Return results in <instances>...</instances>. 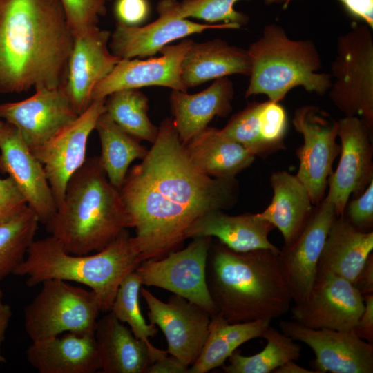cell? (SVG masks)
Listing matches in <instances>:
<instances>
[{"instance_id":"cell-20","label":"cell","mask_w":373,"mask_h":373,"mask_svg":"<svg viewBox=\"0 0 373 373\" xmlns=\"http://www.w3.org/2000/svg\"><path fill=\"white\" fill-rule=\"evenodd\" d=\"M111 35L109 30L97 26L86 35L75 37L64 88L78 115L92 102L91 95L96 84L122 59L108 50Z\"/></svg>"},{"instance_id":"cell-34","label":"cell","mask_w":373,"mask_h":373,"mask_svg":"<svg viewBox=\"0 0 373 373\" xmlns=\"http://www.w3.org/2000/svg\"><path fill=\"white\" fill-rule=\"evenodd\" d=\"M240 0H161L157 6L160 16L168 17H190L204 20L210 23H225L236 29L246 25L249 17L235 10ZM267 4H283L287 8V0H265Z\"/></svg>"},{"instance_id":"cell-45","label":"cell","mask_w":373,"mask_h":373,"mask_svg":"<svg viewBox=\"0 0 373 373\" xmlns=\"http://www.w3.org/2000/svg\"><path fill=\"white\" fill-rule=\"evenodd\" d=\"M189 366L168 354L151 363L144 373H188Z\"/></svg>"},{"instance_id":"cell-32","label":"cell","mask_w":373,"mask_h":373,"mask_svg":"<svg viewBox=\"0 0 373 373\" xmlns=\"http://www.w3.org/2000/svg\"><path fill=\"white\" fill-rule=\"evenodd\" d=\"M262 338L267 341V345L261 352L247 356L236 350L229 357L228 365H222L223 370L227 373H270L300 358V345L270 325Z\"/></svg>"},{"instance_id":"cell-28","label":"cell","mask_w":373,"mask_h":373,"mask_svg":"<svg viewBox=\"0 0 373 373\" xmlns=\"http://www.w3.org/2000/svg\"><path fill=\"white\" fill-rule=\"evenodd\" d=\"M184 146L195 168L216 178L235 179L256 157L243 146L224 135L221 129L209 126Z\"/></svg>"},{"instance_id":"cell-44","label":"cell","mask_w":373,"mask_h":373,"mask_svg":"<svg viewBox=\"0 0 373 373\" xmlns=\"http://www.w3.org/2000/svg\"><path fill=\"white\" fill-rule=\"evenodd\" d=\"M364 309L354 328L361 339L373 344V294L363 296Z\"/></svg>"},{"instance_id":"cell-8","label":"cell","mask_w":373,"mask_h":373,"mask_svg":"<svg viewBox=\"0 0 373 373\" xmlns=\"http://www.w3.org/2000/svg\"><path fill=\"white\" fill-rule=\"evenodd\" d=\"M41 285L24 308V327L32 341L64 332L94 334L102 307L93 291L59 279L46 280Z\"/></svg>"},{"instance_id":"cell-31","label":"cell","mask_w":373,"mask_h":373,"mask_svg":"<svg viewBox=\"0 0 373 373\" xmlns=\"http://www.w3.org/2000/svg\"><path fill=\"white\" fill-rule=\"evenodd\" d=\"M95 130L98 133L100 164L111 184L122 186L131 163L142 160L148 152L140 141L120 128L105 113L99 117Z\"/></svg>"},{"instance_id":"cell-3","label":"cell","mask_w":373,"mask_h":373,"mask_svg":"<svg viewBox=\"0 0 373 373\" xmlns=\"http://www.w3.org/2000/svg\"><path fill=\"white\" fill-rule=\"evenodd\" d=\"M279 251L239 252L220 242L211 244L206 280L217 314L229 323L272 320L286 314L292 297Z\"/></svg>"},{"instance_id":"cell-23","label":"cell","mask_w":373,"mask_h":373,"mask_svg":"<svg viewBox=\"0 0 373 373\" xmlns=\"http://www.w3.org/2000/svg\"><path fill=\"white\" fill-rule=\"evenodd\" d=\"M233 95V85L228 77L215 79L195 94L172 90L170 106L173 122L182 143L186 144L205 129L214 117L227 116L232 110Z\"/></svg>"},{"instance_id":"cell-41","label":"cell","mask_w":373,"mask_h":373,"mask_svg":"<svg viewBox=\"0 0 373 373\" xmlns=\"http://www.w3.org/2000/svg\"><path fill=\"white\" fill-rule=\"evenodd\" d=\"M26 200L13 179L0 178V222L10 220L27 207Z\"/></svg>"},{"instance_id":"cell-21","label":"cell","mask_w":373,"mask_h":373,"mask_svg":"<svg viewBox=\"0 0 373 373\" xmlns=\"http://www.w3.org/2000/svg\"><path fill=\"white\" fill-rule=\"evenodd\" d=\"M94 338L103 373H144L151 363L168 353L137 338L111 311L97 320Z\"/></svg>"},{"instance_id":"cell-9","label":"cell","mask_w":373,"mask_h":373,"mask_svg":"<svg viewBox=\"0 0 373 373\" xmlns=\"http://www.w3.org/2000/svg\"><path fill=\"white\" fill-rule=\"evenodd\" d=\"M292 124L303 138L296 151L299 166L296 176L316 206L325 196L333 163L341 151L336 142L338 121L318 106L305 105L295 110Z\"/></svg>"},{"instance_id":"cell-2","label":"cell","mask_w":373,"mask_h":373,"mask_svg":"<svg viewBox=\"0 0 373 373\" xmlns=\"http://www.w3.org/2000/svg\"><path fill=\"white\" fill-rule=\"evenodd\" d=\"M74 39L59 0H0V93L64 86Z\"/></svg>"},{"instance_id":"cell-36","label":"cell","mask_w":373,"mask_h":373,"mask_svg":"<svg viewBox=\"0 0 373 373\" xmlns=\"http://www.w3.org/2000/svg\"><path fill=\"white\" fill-rule=\"evenodd\" d=\"M141 280L134 271L121 282L113 300L111 312L122 323H126L134 336L143 341L150 342L158 329L156 325L147 323L144 318L139 302Z\"/></svg>"},{"instance_id":"cell-16","label":"cell","mask_w":373,"mask_h":373,"mask_svg":"<svg viewBox=\"0 0 373 373\" xmlns=\"http://www.w3.org/2000/svg\"><path fill=\"white\" fill-rule=\"evenodd\" d=\"M336 216L334 206L323 199L315 206L296 239L280 249V268L294 304L305 300L312 289L318 260Z\"/></svg>"},{"instance_id":"cell-47","label":"cell","mask_w":373,"mask_h":373,"mask_svg":"<svg viewBox=\"0 0 373 373\" xmlns=\"http://www.w3.org/2000/svg\"><path fill=\"white\" fill-rule=\"evenodd\" d=\"M12 316L10 306L4 301L3 293L0 289V363H5L6 358L2 354L1 346L5 338V334L8 327Z\"/></svg>"},{"instance_id":"cell-33","label":"cell","mask_w":373,"mask_h":373,"mask_svg":"<svg viewBox=\"0 0 373 373\" xmlns=\"http://www.w3.org/2000/svg\"><path fill=\"white\" fill-rule=\"evenodd\" d=\"M149 99L138 89H125L109 95L105 113L124 131L138 140L153 143L159 128L148 116Z\"/></svg>"},{"instance_id":"cell-22","label":"cell","mask_w":373,"mask_h":373,"mask_svg":"<svg viewBox=\"0 0 373 373\" xmlns=\"http://www.w3.org/2000/svg\"><path fill=\"white\" fill-rule=\"evenodd\" d=\"M208 29H236L225 23L205 24L185 18L160 16L146 26H127L117 23L111 35V52L120 59L144 58L155 55L175 40Z\"/></svg>"},{"instance_id":"cell-39","label":"cell","mask_w":373,"mask_h":373,"mask_svg":"<svg viewBox=\"0 0 373 373\" xmlns=\"http://www.w3.org/2000/svg\"><path fill=\"white\" fill-rule=\"evenodd\" d=\"M259 121L263 140L275 151L285 148L283 138L287 128V116L283 106L270 100L262 102Z\"/></svg>"},{"instance_id":"cell-4","label":"cell","mask_w":373,"mask_h":373,"mask_svg":"<svg viewBox=\"0 0 373 373\" xmlns=\"http://www.w3.org/2000/svg\"><path fill=\"white\" fill-rule=\"evenodd\" d=\"M48 231L68 253L98 251L128 228L119 190L111 184L99 156L86 158L69 180Z\"/></svg>"},{"instance_id":"cell-24","label":"cell","mask_w":373,"mask_h":373,"mask_svg":"<svg viewBox=\"0 0 373 373\" xmlns=\"http://www.w3.org/2000/svg\"><path fill=\"white\" fill-rule=\"evenodd\" d=\"M27 361L39 373H94L100 370L94 334L67 332L32 341Z\"/></svg>"},{"instance_id":"cell-14","label":"cell","mask_w":373,"mask_h":373,"mask_svg":"<svg viewBox=\"0 0 373 373\" xmlns=\"http://www.w3.org/2000/svg\"><path fill=\"white\" fill-rule=\"evenodd\" d=\"M140 294L149 309L150 323L164 334L167 352L189 366L194 363L209 333L211 315L205 309L173 294L167 302L141 287Z\"/></svg>"},{"instance_id":"cell-13","label":"cell","mask_w":373,"mask_h":373,"mask_svg":"<svg viewBox=\"0 0 373 373\" xmlns=\"http://www.w3.org/2000/svg\"><path fill=\"white\" fill-rule=\"evenodd\" d=\"M105 101L106 98L93 100L75 120L31 150L43 165L57 207L69 180L86 160L88 137L105 112Z\"/></svg>"},{"instance_id":"cell-5","label":"cell","mask_w":373,"mask_h":373,"mask_svg":"<svg viewBox=\"0 0 373 373\" xmlns=\"http://www.w3.org/2000/svg\"><path fill=\"white\" fill-rule=\"evenodd\" d=\"M141 262L127 229L93 254L68 253L50 236L33 240L13 274L26 276L30 287L49 279L82 284L97 295L102 311L109 312L121 282Z\"/></svg>"},{"instance_id":"cell-25","label":"cell","mask_w":373,"mask_h":373,"mask_svg":"<svg viewBox=\"0 0 373 373\" xmlns=\"http://www.w3.org/2000/svg\"><path fill=\"white\" fill-rule=\"evenodd\" d=\"M274 227L257 213L230 216L222 210L210 211L198 218L186 231V238L215 237L235 251L258 249L279 251L269 240Z\"/></svg>"},{"instance_id":"cell-29","label":"cell","mask_w":373,"mask_h":373,"mask_svg":"<svg viewBox=\"0 0 373 373\" xmlns=\"http://www.w3.org/2000/svg\"><path fill=\"white\" fill-rule=\"evenodd\" d=\"M373 250V231H361L343 216L329 228L317 269L330 271L352 284Z\"/></svg>"},{"instance_id":"cell-37","label":"cell","mask_w":373,"mask_h":373,"mask_svg":"<svg viewBox=\"0 0 373 373\" xmlns=\"http://www.w3.org/2000/svg\"><path fill=\"white\" fill-rule=\"evenodd\" d=\"M262 102H254L231 117L221 129L229 139L238 142L256 156L275 151L262 139L260 131L259 112Z\"/></svg>"},{"instance_id":"cell-17","label":"cell","mask_w":373,"mask_h":373,"mask_svg":"<svg viewBox=\"0 0 373 373\" xmlns=\"http://www.w3.org/2000/svg\"><path fill=\"white\" fill-rule=\"evenodd\" d=\"M35 90L26 99L0 104V119L18 130L30 150L42 145L79 115L64 85Z\"/></svg>"},{"instance_id":"cell-40","label":"cell","mask_w":373,"mask_h":373,"mask_svg":"<svg viewBox=\"0 0 373 373\" xmlns=\"http://www.w3.org/2000/svg\"><path fill=\"white\" fill-rule=\"evenodd\" d=\"M343 216L357 229L372 231L373 180L360 195L347 202Z\"/></svg>"},{"instance_id":"cell-15","label":"cell","mask_w":373,"mask_h":373,"mask_svg":"<svg viewBox=\"0 0 373 373\" xmlns=\"http://www.w3.org/2000/svg\"><path fill=\"white\" fill-rule=\"evenodd\" d=\"M279 327L284 334L312 350L314 370L317 373L373 372V344L353 330L313 329L294 320L282 321Z\"/></svg>"},{"instance_id":"cell-6","label":"cell","mask_w":373,"mask_h":373,"mask_svg":"<svg viewBox=\"0 0 373 373\" xmlns=\"http://www.w3.org/2000/svg\"><path fill=\"white\" fill-rule=\"evenodd\" d=\"M249 83L245 97L262 94L280 102L296 87L323 96L331 86L329 73H320V53L310 39H293L276 23L264 27L249 46Z\"/></svg>"},{"instance_id":"cell-30","label":"cell","mask_w":373,"mask_h":373,"mask_svg":"<svg viewBox=\"0 0 373 373\" xmlns=\"http://www.w3.org/2000/svg\"><path fill=\"white\" fill-rule=\"evenodd\" d=\"M271 320L229 323L219 314L211 316L209 333L200 354L188 373H206L220 367L247 341L262 338Z\"/></svg>"},{"instance_id":"cell-49","label":"cell","mask_w":373,"mask_h":373,"mask_svg":"<svg viewBox=\"0 0 373 373\" xmlns=\"http://www.w3.org/2000/svg\"><path fill=\"white\" fill-rule=\"evenodd\" d=\"M3 122V121H2V120L0 119V126H1Z\"/></svg>"},{"instance_id":"cell-35","label":"cell","mask_w":373,"mask_h":373,"mask_svg":"<svg viewBox=\"0 0 373 373\" xmlns=\"http://www.w3.org/2000/svg\"><path fill=\"white\" fill-rule=\"evenodd\" d=\"M39 222L37 216L28 206L10 220L0 222V280L13 274L23 261Z\"/></svg>"},{"instance_id":"cell-11","label":"cell","mask_w":373,"mask_h":373,"mask_svg":"<svg viewBox=\"0 0 373 373\" xmlns=\"http://www.w3.org/2000/svg\"><path fill=\"white\" fill-rule=\"evenodd\" d=\"M338 126L341 156L328 178L324 200L334 206L336 216H341L350 196L360 195L373 180V131L358 117L345 116L338 120Z\"/></svg>"},{"instance_id":"cell-12","label":"cell","mask_w":373,"mask_h":373,"mask_svg":"<svg viewBox=\"0 0 373 373\" xmlns=\"http://www.w3.org/2000/svg\"><path fill=\"white\" fill-rule=\"evenodd\" d=\"M364 309L363 296L349 280L317 269L305 300L291 308L294 321L313 329L352 331Z\"/></svg>"},{"instance_id":"cell-48","label":"cell","mask_w":373,"mask_h":373,"mask_svg":"<svg viewBox=\"0 0 373 373\" xmlns=\"http://www.w3.org/2000/svg\"><path fill=\"white\" fill-rule=\"evenodd\" d=\"M274 373H317L298 365L295 361H289L273 371Z\"/></svg>"},{"instance_id":"cell-27","label":"cell","mask_w":373,"mask_h":373,"mask_svg":"<svg viewBox=\"0 0 373 373\" xmlns=\"http://www.w3.org/2000/svg\"><path fill=\"white\" fill-rule=\"evenodd\" d=\"M273 198L259 218L271 223L281 233L285 245H289L300 233L314 205L304 185L296 175L285 171L273 173L270 176Z\"/></svg>"},{"instance_id":"cell-26","label":"cell","mask_w":373,"mask_h":373,"mask_svg":"<svg viewBox=\"0 0 373 373\" xmlns=\"http://www.w3.org/2000/svg\"><path fill=\"white\" fill-rule=\"evenodd\" d=\"M250 70L247 50L221 39L193 41L181 64V80L188 89L231 75L249 76Z\"/></svg>"},{"instance_id":"cell-10","label":"cell","mask_w":373,"mask_h":373,"mask_svg":"<svg viewBox=\"0 0 373 373\" xmlns=\"http://www.w3.org/2000/svg\"><path fill=\"white\" fill-rule=\"evenodd\" d=\"M193 239L183 249L173 251L162 258L142 261L135 271L142 285L168 290L214 316L217 311L206 280L211 237Z\"/></svg>"},{"instance_id":"cell-50","label":"cell","mask_w":373,"mask_h":373,"mask_svg":"<svg viewBox=\"0 0 373 373\" xmlns=\"http://www.w3.org/2000/svg\"><path fill=\"white\" fill-rule=\"evenodd\" d=\"M106 1H111V0H105Z\"/></svg>"},{"instance_id":"cell-1","label":"cell","mask_w":373,"mask_h":373,"mask_svg":"<svg viewBox=\"0 0 373 373\" xmlns=\"http://www.w3.org/2000/svg\"><path fill=\"white\" fill-rule=\"evenodd\" d=\"M158 128L151 149L128 170L119 189L141 262L178 250L198 218L230 208L238 193L235 179L213 178L195 168L172 119H164Z\"/></svg>"},{"instance_id":"cell-38","label":"cell","mask_w":373,"mask_h":373,"mask_svg":"<svg viewBox=\"0 0 373 373\" xmlns=\"http://www.w3.org/2000/svg\"><path fill=\"white\" fill-rule=\"evenodd\" d=\"M75 37L86 35L106 12L105 0H59Z\"/></svg>"},{"instance_id":"cell-7","label":"cell","mask_w":373,"mask_h":373,"mask_svg":"<svg viewBox=\"0 0 373 373\" xmlns=\"http://www.w3.org/2000/svg\"><path fill=\"white\" fill-rule=\"evenodd\" d=\"M366 24L353 22L337 38L331 63L328 95L347 117L362 119L373 131V35Z\"/></svg>"},{"instance_id":"cell-43","label":"cell","mask_w":373,"mask_h":373,"mask_svg":"<svg viewBox=\"0 0 373 373\" xmlns=\"http://www.w3.org/2000/svg\"><path fill=\"white\" fill-rule=\"evenodd\" d=\"M293 0H287V7ZM354 18L373 29V0H337Z\"/></svg>"},{"instance_id":"cell-18","label":"cell","mask_w":373,"mask_h":373,"mask_svg":"<svg viewBox=\"0 0 373 373\" xmlns=\"http://www.w3.org/2000/svg\"><path fill=\"white\" fill-rule=\"evenodd\" d=\"M0 173L13 179L39 222L47 224L57 206L43 165L18 130L5 121L0 126Z\"/></svg>"},{"instance_id":"cell-46","label":"cell","mask_w":373,"mask_h":373,"mask_svg":"<svg viewBox=\"0 0 373 373\" xmlns=\"http://www.w3.org/2000/svg\"><path fill=\"white\" fill-rule=\"evenodd\" d=\"M355 288L363 296L373 294V254L367 258L363 269L353 283Z\"/></svg>"},{"instance_id":"cell-42","label":"cell","mask_w":373,"mask_h":373,"mask_svg":"<svg viewBox=\"0 0 373 373\" xmlns=\"http://www.w3.org/2000/svg\"><path fill=\"white\" fill-rule=\"evenodd\" d=\"M150 13L148 0H116L114 15L118 23L127 26H139Z\"/></svg>"},{"instance_id":"cell-19","label":"cell","mask_w":373,"mask_h":373,"mask_svg":"<svg viewBox=\"0 0 373 373\" xmlns=\"http://www.w3.org/2000/svg\"><path fill=\"white\" fill-rule=\"evenodd\" d=\"M193 42L191 39H185L175 45H167L160 50L162 55L156 58L122 59L94 87L92 101L106 98L121 90L151 86L186 92L187 88L181 80V64Z\"/></svg>"}]
</instances>
